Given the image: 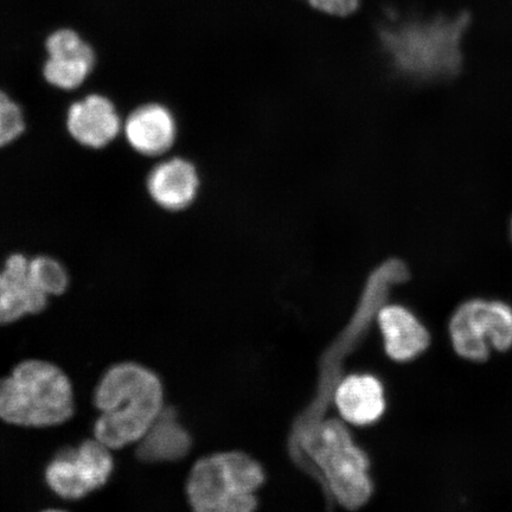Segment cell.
Segmentation results:
<instances>
[{
  "instance_id": "cell-8",
  "label": "cell",
  "mask_w": 512,
  "mask_h": 512,
  "mask_svg": "<svg viewBox=\"0 0 512 512\" xmlns=\"http://www.w3.org/2000/svg\"><path fill=\"white\" fill-rule=\"evenodd\" d=\"M111 451L96 438L66 448L47 467L49 488L64 499H80L102 488L114 469Z\"/></svg>"
},
{
  "instance_id": "cell-3",
  "label": "cell",
  "mask_w": 512,
  "mask_h": 512,
  "mask_svg": "<svg viewBox=\"0 0 512 512\" xmlns=\"http://www.w3.org/2000/svg\"><path fill=\"white\" fill-rule=\"evenodd\" d=\"M101 415L94 437L111 450L138 443L164 409V389L156 373L142 364L123 362L108 369L96 387Z\"/></svg>"
},
{
  "instance_id": "cell-12",
  "label": "cell",
  "mask_w": 512,
  "mask_h": 512,
  "mask_svg": "<svg viewBox=\"0 0 512 512\" xmlns=\"http://www.w3.org/2000/svg\"><path fill=\"white\" fill-rule=\"evenodd\" d=\"M200 184L194 164L187 159L171 158L152 169L147 191L160 208L181 211L196 200Z\"/></svg>"
},
{
  "instance_id": "cell-2",
  "label": "cell",
  "mask_w": 512,
  "mask_h": 512,
  "mask_svg": "<svg viewBox=\"0 0 512 512\" xmlns=\"http://www.w3.org/2000/svg\"><path fill=\"white\" fill-rule=\"evenodd\" d=\"M291 457L323 485L326 498L330 496L344 508H361L373 495L367 453L355 444L341 420L324 418L307 428Z\"/></svg>"
},
{
  "instance_id": "cell-1",
  "label": "cell",
  "mask_w": 512,
  "mask_h": 512,
  "mask_svg": "<svg viewBox=\"0 0 512 512\" xmlns=\"http://www.w3.org/2000/svg\"><path fill=\"white\" fill-rule=\"evenodd\" d=\"M381 21L377 36L393 67L413 79H434L453 75L462 64L460 43L471 16L430 18L402 15L395 5H380Z\"/></svg>"
},
{
  "instance_id": "cell-6",
  "label": "cell",
  "mask_w": 512,
  "mask_h": 512,
  "mask_svg": "<svg viewBox=\"0 0 512 512\" xmlns=\"http://www.w3.org/2000/svg\"><path fill=\"white\" fill-rule=\"evenodd\" d=\"M265 471L251 456L223 452L204 457L192 467L187 483L191 508L197 512H251Z\"/></svg>"
},
{
  "instance_id": "cell-11",
  "label": "cell",
  "mask_w": 512,
  "mask_h": 512,
  "mask_svg": "<svg viewBox=\"0 0 512 512\" xmlns=\"http://www.w3.org/2000/svg\"><path fill=\"white\" fill-rule=\"evenodd\" d=\"M67 127L79 144L89 149H102L118 137L121 120L110 99L91 94L69 107Z\"/></svg>"
},
{
  "instance_id": "cell-13",
  "label": "cell",
  "mask_w": 512,
  "mask_h": 512,
  "mask_svg": "<svg viewBox=\"0 0 512 512\" xmlns=\"http://www.w3.org/2000/svg\"><path fill=\"white\" fill-rule=\"evenodd\" d=\"M128 144L140 155H163L175 144L177 123L169 108L147 104L134 110L125 123Z\"/></svg>"
},
{
  "instance_id": "cell-10",
  "label": "cell",
  "mask_w": 512,
  "mask_h": 512,
  "mask_svg": "<svg viewBox=\"0 0 512 512\" xmlns=\"http://www.w3.org/2000/svg\"><path fill=\"white\" fill-rule=\"evenodd\" d=\"M29 262L22 254L11 255L0 272V325L46 309L49 296L32 278Z\"/></svg>"
},
{
  "instance_id": "cell-15",
  "label": "cell",
  "mask_w": 512,
  "mask_h": 512,
  "mask_svg": "<svg viewBox=\"0 0 512 512\" xmlns=\"http://www.w3.org/2000/svg\"><path fill=\"white\" fill-rule=\"evenodd\" d=\"M334 401L342 418L356 426L374 424L386 411L382 383L371 375L344 377L337 384Z\"/></svg>"
},
{
  "instance_id": "cell-7",
  "label": "cell",
  "mask_w": 512,
  "mask_h": 512,
  "mask_svg": "<svg viewBox=\"0 0 512 512\" xmlns=\"http://www.w3.org/2000/svg\"><path fill=\"white\" fill-rule=\"evenodd\" d=\"M454 350L467 361L488 360L492 349L512 347V307L473 299L458 307L450 322Z\"/></svg>"
},
{
  "instance_id": "cell-16",
  "label": "cell",
  "mask_w": 512,
  "mask_h": 512,
  "mask_svg": "<svg viewBox=\"0 0 512 512\" xmlns=\"http://www.w3.org/2000/svg\"><path fill=\"white\" fill-rule=\"evenodd\" d=\"M140 462H176L187 457L191 450L190 433L178 421L174 408H165L153 422L144 437L138 441Z\"/></svg>"
},
{
  "instance_id": "cell-20",
  "label": "cell",
  "mask_w": 512,
  "mask_h": 512,
  "mask_svg": "<svg viewBox=\"0 0 512 512\" xmlns=\"http://www.w3.org/2000/svg\"><path fill=\"white\" fill-rule=\"evenodd\" d=\"M511 238H512V222H511Z\"/></svg>"
},
{
  "instance_id": "cell-4",
  "label": "cell",
  "mask_w": 512,
  "mask_h": 512,
  "mask_svg": "<svg viewBox=\"0 0 512 512\" xmlns=\"http://www.w3.org/2000/svg\"><path fill=\"white\" fill-rule=\"evenodd\" d=\"M409 277L405 262L398 259H390L369 275L366 287L362 294L360 305L352 318L348 328L338 337L334 344L325 351L320 362L319 386L315 400L307 407L302 415L294 422L288 448L294 451L300 435L307 428L325 418L331 400L339 381H341V367L345 356L356 347L358 339L362 338L368 326L377 316V312L386 303L390 287L405 283ZM290 452V453H292Z\"/></svg>"
},
{
  "instance_id": "cell-5",
  "label": "cell",
  "mask_w": 512,
  "mask_h": 512,
  "mask_svg": "<svg viewBox=\"0 0 512 512\" xmlns=\"http://www.w3.org/2000/svg\"><path fill=\"white\" fill-rule=\"evenodd\" d=\"M74 414L72 383L55 364L19 363L0 380V420L23 427L61 425Z\"/></svg>"
},
{
  "instance_id": "cell-9",
  "label": "cell",
  "mask_w": 512,
  "mask_h": 512,
  "mask_svg": "<svg viewBox=\"0 0 512 512\" xmlns=\"http://www.w3.org/2000/svg\"><path fill=\"white\" fill-rule=\"evenodd\" d=\"M48 60L43 76L51 86L73 91L85 82L95 67V51L73 29H59L47 38Z\"/></svg>"
},
{
  "instance_id": "cell-19",
  "label": "cell",
  "mask_w": 512,
  "mask_h": 512,
  "mask_svg": "<svg viewBox=\"0 0 512 512\" xmlns=\"http://www.w3.org/2000/svg\"><path fill=\"white\" fill-rule=\"evenodd\" d=\"M312 10L326 17L348 19L358 14L362 0H302Z\"/></svg>"
},
{
  "instance_id": "cell-17",
  "label": "cell",
  "mask_w": 512,
  "mask_h": 512,
  "mask_svg": "<svg viewBox=\"0 0 512 512\" xmlns=\"http://www.w3.org/2000/svg\"><path fill=\"white\" fill-rule=\"evenodd\" d=\"M30 273L47 296H60L68 287V274L59 261L37 256L29 262Z\"/></svg>"
},
{
  "instance_id": "cell-14",
  "label": "cell",
  "mask_w": 512,
  "mask_h": 512,
  "mask_svg": "<svg viewBox=\"0 0 512 512\" xmlns=\"http://www.w3.org/2000/svg\"><path fill=\"white\" fill-rule=\"evenodd\" d=\"M384 349L394 361H412L430 345V332L414 313L400 305L384 304L377 312Z\"/></svg>"
},
{
  "instance_id": "cell-18",
  "label": "cell",
  "mask_w": 512,
  "mask_h": 512,
  "mask_svg": "<svg viewBox=\"0 0 512 512\" xmlns=\"http://www.w3.org/2000/svg\"><path fill=\"white\" fill-rule=\"evenodd\" d=\"M25 130L24 115L8 94L0 91V149L14 143Z\"/></svg>"
}]
</instances>
